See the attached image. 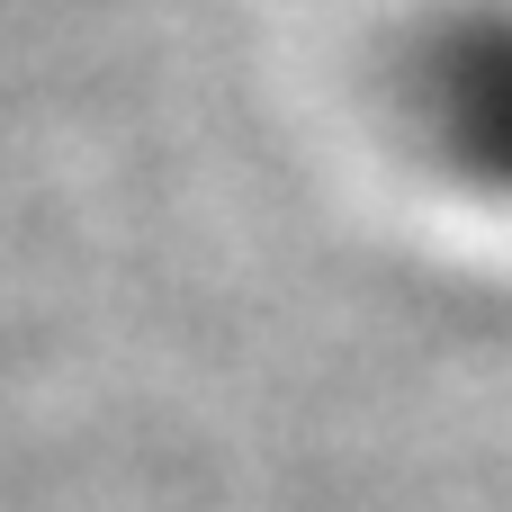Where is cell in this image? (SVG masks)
Listing matches in <instances>:
<instances>
[{
  "label": "cell",
  "instance_id": "1",
  "mask_svg": "<svg viewBox=\"0 0 512 512\" xmlns=\"http://www.w3.org/2000/svg\"><path fill=\"white\" fill-rule=\"evenodd\" d=\"M378 108L441 198L512 216V0H414L387 36Z\"/></svg>",
  "mask_w": 512,
  "mask_h": 512
}]
</instances>
